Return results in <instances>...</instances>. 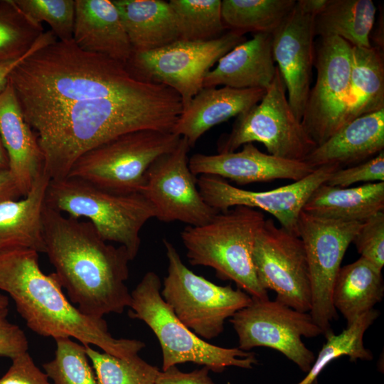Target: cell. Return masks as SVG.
<instances>
[{"mask_svg": "<svg viewBox=\"0 0 384 384\" xmlns=\"http://www.w3.org/2000/svg\"><path fill=\"white\" fill-rule=\"evenodd\" d=\"M9 82L30 127L75 103L174 90L134 79L124 64L83 50L73 40H56L35 50L12 70Z\"/></svg>", "mask_w": 384, "mask_h": 384, "instance_id": "1", "label": "cell"}, {"mask_svg": "<svg viewBox=\"0 0 384 384\" xmlns=\"http://www.w3.org/2000/svg\"><path fill=\"white\" fill-rule=\"evenodd\" d=\"M182 110L175 90L102 98L73 104L31 127L43 154L44 172L59 180L82 154L119 135L141 129L172 132Z\"/></svg>", "mask_w": 384, "mask_h": 384, "instance_id": "2", "label": "cell"}, {"mask_svg": "<svg viewBox=\"0 0 384 384\" xmlns=\"http://www.w3.org/2000/svg\"><path fill=\"white\" fill-rule=\"evenodd\" d=\"M45 252L70 300L84 314L103 319L131 304L126 285L131 261L123 246L108 244L89 221L65 216L45 204Z\"/></svg>", "mask_w": 384, "mask_h": 384, "instance_id": "3", "label": "cell"}, {"mask_svg": "<svg viewBox=\"0 0 384 384\" xmlns=\"http://www.w3.org/2000/svg\"><path fill=\"white\" fill-rule=\"evenodd\" d=\"M0 289L9 294L27 326L40 336L73 338L121 358L137 355L145 347L137 339L114 338L103 319L87 316L74 306L55 274H46L41 270L36 250L0 252Z\"/></svg>", "mask_w": 384, "mask_h": 384, "instance_id": "4", "label": "cell"}, {"mask_svg": "<svg viewBox=\"0 0 384 384\" xmlns=\"http://www.w3.org/2000/svg\"><path fill=\"white\" fill-rule=\"evenodd\" d=\"M265 220L261 211L238 206L218 212L204 225H187L181 238L189 263L212 267L218 277L234 282L252 298L269 299L252 259L255 239Z\"/></svg>", "mask_w": 384, "mask_h": 384, "instance_id": "5", "label": "cell"}, {"mask_svg": "<svg viewBox=\"0 0 384 384\" xmlns=\"http://www.w3.org/2000/svg\"><path fill=\"white\" fill-rule=\"evenodd\" d=\"M45 203L69 217L87 219L103 240L124 247L131 260L139 252L142 228L156 216L142 193H113L70 176L50 180Z\"/></svg>", "mask_w": 384, "mask_h": 384, "instance_id": "6", "label": "cell"}, {"mask_svg": "<svg viewBox=\"0 0 384 384\" xmlns=\"http://www.w3.org/2000/svg\"><path fill=\"white\" fill-rule=\"evenodd\" d=\"M161 282L154 272H146L131 292L129 315L144 321L156 336L162 353V370L185 363L222 372L228 367L252 369L254 353L224 348L198 336L176 316L161 295Z\"/></svg>", "mask_w": 384, "mask_h": 384, "instance_id": "7", "label": "cell"}, {"mask_svg": "<svg viewBox=\"0 0 384 384\" xmlns=\"http://www.w3.org/2000/svg\"><path fill=\"white\" fill-rule=\"evenodd\" d=\"M180 139L172 132L153 129L122 134L82 154L68 176L113 193H140L150 165L173 150Z\"/></svg>", "mask_w": 384, "mask_h": 384, "instance_id": "8", "label": "cell"}, {"mask_svg": "<svg viewBox=\"0 0 384 384\" xmlns=\"http://www.w3.org/2000/svg\"><path fill=\"white\" fill-rule=\"evenodd\" d=\"M168 260L161 295L178 319L201 338L210 340L224 329L225 321L249 305L252 297L230 285H217L195 274L183 262L171 242L163 240Z\"/></svg>", "mask_w": 384, "mask_h": 384, "instance_id": "9", "label": "cell"}, {"mask_svg": "<svg viewBox=\"0 0 384 384\" xmlns=\"http://www.w3.org/2000/svg\"><path fill=\"white\" fill-rule=\"evenodd\" d=\"M254 142L262 144L269 154L303 161L316 146L288 102L277 67L262 100L238 115L230 132L218 139V154Z\"/></svg>", "mask_w": 384, "mask_h": 384, "instance_id": "10", "label": "cell"}, {"mask_svg": "<svg viewBox=\"0 0 384 384\" xmlns=\"http://www.w3.org/2000/svg\"><path fill=\"white\" fill-rule=\"evenodd\" d=\"M246 40L244 34L233 31L206 41L177 40L156 50L132 52L124 65L139 81L175 90L184 108L203 87L205 76L213 65Z\"/></svg>", "mask_w": 384, "mask_h": 384, "instance_id": "11", "label": "cell"}, {"mask_svg": "<svg viewBox=\"0 0 384 384\" xmlns=\"http://www.w3.org/2000/svg\"><path fill=\"white\" fill-rule=\"evenodd\" d=\"M251 303L230 319L238 338V348L255 347L276 350L308 373L315 360L302 337L323 335L309 312L291 308L277 300L252 298Z\"/></svg>", "mask_w": 384, "mask_h": 384, "instance_id": "12", "label": "cell"}, {"mask_svg": "<svg viewBox=\"0 0 384 384\" xmlns=\"http://www.w3.org/2000/svg\"><path fill=\"white\" fill-rule=\"evenodd\" d=\"M363 223L317 218L301 212L299 237L303 242L311 282L309 314L324 337L332 333L338 314L332 302L336 275L344 255Z\"/></svg>", "mask_w": 384, "mask_h": 384, "instance_id": "13", "label": "cell"}, {"mask_svg": "<svg viewBox=\"0 0 384 384\" xmlns=\"http://www.w3.org/2000/svg\"><path fill=\"white\" fill-rule=\"evenodd\" d=\"M351 45L338 36L321 37L315 52L316 78L302 124L319 146L346 124Z\"/></svg>", "mask_w": 384, "mask_h": 384, "instance_id": "14", "label": "cell"}, {"mask_svg": "<svg viewBox=\"0 0 384 384\" xmlns=\"http://www.w3.org/2000/svg\"><path fill=\"white\" fill-rule=\"evenodd\" d=\"M256 274L276 300L302 312L311 309V282L307 258L301 238L265 219L252 252Z\"/></svg>", "mask_w": 384, "mask_h": 384, "instance_id": "15", "label": "cell"}, {"mask_svg": "<svg viewBox=\"0 0 384 384\" xmlns=\"http://www.w3.org/2000/svg\"><path fill=\"white\" fill-rule=\"evenodd\" d=\"M190 148L181 137L177 146L157 157L146 171L140 193L154 206L155 218L160 221L198 226L219 212L205 202L198 191L188 166Z\"/></svg>", "mask_w": 384, "mask_h": 384, "instance_id": "16", "label": "cell"}, {"mask_svg": "<svg viewBox=\"0 0 384 384\" xmlns=\"http://www.w3.org/2000/svg\"><path fill=\"white\" fill-rule=\"evenodd\" d=\"M338 169L336 165L321 166L299 181L265 191L245 190L213 175H200L196 184L205 202L213 209L220 212L238 206L258 208L272 215L280 227L299 236L298 220L305 203Z\"/></svg>", "mask_w": 384, "mask_h": 384, "instance_id": "17", "label": "cell"}, {"mask_svg": "<svg viewBox=\"0 0 384 384\" xmlns=\"http://www.w3.org/2000/svg\"><path fill=\"white\" fill-rule=\"evenodd\" d=\"M314 16L296 5L272 33L274 63L288 93V102L299 120L305 110L314 65Z\"/></svg>", "mask_w": 384, "mask_h": 384, "instance_id": "18", "label": "cell"}, {"mask_svg": "<svg viewBox=\"0 0 384 384\" xmlns=\"http://www.w3.org/2000/svg\"><path fill=\"white\" fill-rule=\"evenodd\" d=\"M191 173L230 179L238 185L267 182L276 179L299 181L314 171L303 161L282 159L263 153L252 143L239 151L207 155L195 154L189 158Z\"/></svg>", "mask_w": 384, "mask_h": 384, "instance_id": "19", "label": "cell"}, {"mask_svg": "<svg viewBox=\"0 0 384 384\" xmlns=\"http://www.w3.org/2000/svg\"><path fill=\"white\" fill-rule=\"evenodd\" d=\"M0 137L9 158V170L25 196L44 171V157L9 80L0 92Z\"/></svg>", "mask_w": 384, "mask_h": 384, "instance_id": "20", "label": "cell"}, {"mask_svg": "<svg viewBox=\"0 0 384 384\" xmlns=\"http://www.w3.org/2000/svg\"><path fill=\"white\" fill-rule=\"evenodd\" d=\"M265 91L261 88L203 87L183 108L172 133L184 137L193 147L213 127L258 103Z\"/></svg>", "mask_w": 384, "mask_h": 384, "instance_id": "21", "label": "cell"}, {"mask_svg": "<svg viewBox=\"0 0 384 384\" xmlns=\"http://www.w3.org/2000/svg\"><path fill=\"white\" fill-rule=\"evenodd\" d=\"M384 110L349 122L321 144L304 162L313 169L336 165L340 169L363 163L383 151Z\"/></svg>", "mask_w": 384, "mask_h": 384, "instance_id": "22", "label": "cell"}, {"mask_svg": "<svg viewBox=\"0 0 384 384\" xmlns=\"http://www.w3.org/2000/svg\"><path fill=\"white\" fill-rule=\"evenodd\" d=\"M277 66L272 56V34L254 33L219 59L206 75L203 87L267 89L274 79Z\"/></svg>", "mask_w": 384, "mask_h": 384, "instance_id": "23", "label": "cell"}, {"mask_svg": "<svg viewBox=\"0 0 384 384\" xmlns=\"http://www.w3.org/2000/svg\"><path fill=\"white\" fill-rule=\"evenodd\" d=\"M73 40L82 50L125 64L132 48L119 11L110 0H75Z\"/></svg>", "mask_w": 384, "mask_h": 384, "instance_id": "24", "label": "cell"}, {"mask_svg": "<svg viewBox=\"0 0 384 384\" xmlns=\"http://www.w3.org/2000/svg\"><path fill=\"white\" fill-rule=\"evenodd\" d=\"M50 180L43 171L23 198L0 203V252L18 248L45 252L42 216Z\"/></svg>", "mask_w": 384, "mask_h": 384, "instance_id": "25", "label": "cell"}, {"mask_svg": "<svg viewBox=\"0 0 384 384\" xmlns=\"http://www.w3.org/2000/svg\"><path fill=\"white\" fill-rule=\"evenodd\" d=\"M383 210L384 181L352 188L324 183L311 193L302 208L303 212L317 218L361 223Z\"/></svg>", "mask_w": 384, "mask_h": 384, "instance_id": "26", "label": "cell"}, {"mask_svg": "<svg viewBox=\"0 0 384 384\" xmlns=\"http://www.w3.org/2000/svg\"><path fill=\"white\" fill-rule=\"evenodd\" d=\"M132 52L158 49L178 40L173 11L163 0H112Z\"/></svg>", "mask_w": 384, "mask_h": 384, "instance_id": "27", "label": "cell"}, {"mask_svg": "<svg viewBox=\"0 0 384 384\" xmlns=\"http://www.w3.org/2000/svg\"><path fill=\"white\" fill-rule=\"evenodd\" d=\"M384 296L382 270L360 257L341 267L333 287L332 302L350 326L373 309Z\"/></svg>", "mask_w": 384, "mask_h": 384, "instance_id": "28", "label": "cell"}, {"mask_svg": "<svg viewBox=\"0 0 384 384\" xmlns=\"http://www.w3.org/2000/svg\"><path fill=\"white\" fill-rule=\"evenodd\" d=\"M383 110H384L383 53L373 46L370 48L351 46L346 124L363 114Z\"/></svg>", "mask_w": 384, "mask_h": 384, "instance_id": "29", "label": "cell"}, {"mask_svg": "<svg viewBox=\"0 0 384 384\" xmlns=\"http://www.w3.org/2000/svg\"><path fill=\"white\" fill-rule=\"evenodd\" d=\"M376 10L371 0H328L314 17L315 36H338L352 46L370 48Z\"/></svg>", "mask_w": 384, "mask_h": 384, "instance_id": "30", "label": "cell"}, {"mask_svg": "<svg viewBox=\"0 0 384 384\" xmlns=\"http://www.w3.org/2000/svg\"><path fill=\"white\" fill-rule=\"evenodd\" d=\"M295 0H223L221 17L225 29L244 34L272 33L291 12Z\"/></svg>", "mask_w": 384, "mask_h": 384, "instance_id": "31", "label": "cell"}, {"mask_svg": "<svg viewBox=\"0 0 384 384\" xmlns=\"http://www.w3.org/2000/svg\"><path fill=\"white\" fill-rule=\"evenodd\" d=\"M379 314L378 310L373 309L358 317L340 334L332 332L326 336V341L315 358L311 369L297 384H311L328 364L341 356H348L351 361L372 360L373 353L365 347L363 336Z\"/></svg>", "mask_w": 384, "mask_h": 384, "instance_id": "32", "label": "cell"}, {"mask_svg": "<svg viewBox=\"0 0 384 384\" xmlns=\"http://www.w3.org/2000/svg\"><path fill=\"white\" fill-rule=\"evenodd\" d=\"M178 40L206 41L219 38L225 30L220 0H170Z\"/></svg>", "mask_w": 384, "mask_h": 384, "instance_id": "33", "label": "cell"}, {"mask_svg": "<svg viewBox=\"0 0 384 384\" xmlns=\"http://www.w3.org/2000/svg\"><path fill=\"white\" fill-rule=\"evenodd\" d=\"M43 32L14 0L0 1V63L23 56Z\"/></svg>", "mask_w": 384, "mask_h": 384, "instance_id": "34", "label": "cell"}, {"mask_svg": "<svg viewBox=\"0 0 384 384\" xmlns=\"http://www.w3.org/2000/svg\"><path fill=\"white\" fill-rule=\"evenodd\" d=\"M85 346L98 384H155L160 370L138 354L121 358Z\"/></svg>", "mask_w": 384, "mask_h": 384, "instance_id": "35", "label": "cell"}, {"mask_svg": "<svg viewBox=\"0 0 384 384\" xmlns=\"http://www.w3.org/2000/svg\"><path fill=\"white\" fill-rule=\"evenodd\" d=\"M54 358L43 364L53 384H98L85 346L70 338L55 339Z\"/></svg>", "mask_w": 384, "mask_h": 384, "instance_id": "36", "label": "cell"}, {"mask_svg": "<svg viewBox=\"0 0 384 384\" xmlns=\"http://www.w3.org/2000/svg\"><path fill=\"white\" fill-rule=\"evenodd\" d=\"M29 18L49 24L59 41L73 40L75 2L73 0H14Z\"/></svg>", "mask_w": 384, "mask_h": 384, "instance_id": "37", "label": "cell"}, {"mask_svg": "<svg viewBox=\"0 0 384 384\" xmlns=\"http://www.w3.org/2000/svg\"><path fill=\"white\" fill-rule=\"evenodd\" d=\"M352 242L361 257L382 270L384 265V211L364 221Z\"/></svg>", "mask_w": 384, "mask_h": 384, "instance_id": "38", "label": "cell"}, {"mask_svg": "<svg viewBox=\"0 0 384 384\" xmlns=\"http://www.w3.org/2000/svg\"><path fill=\"white\" fill-rule=\"evenodd\" d=\"M362 181H384V151L363 163L336 170L325 183L331 186L348 188Z\"/></svg>", "mask_w": 384, "mask_h": 384, "instance_id": "39", "label": "cell"}, {"mask_svg": "<svg viewBox=\"0 0 384 384\" xmlns=\"http://www.w3.org/2000/svg\"><path fill=\"white\" fill-rule=\"evenodd\" d=\"M11 365L0 378V384H53L27 352L11 359Z\"/></svg>", "mask_w": 384, "mask_h": 384, "instance_id": "40", "label": "cell"}, {"mask_svg": "<svg viewBox=\"0 0 384 384\" xmlns=\"http://www.w3.org/2000/svg\"><path fill=\"white\" fill-rule=\"evenodd\" d=\"M8 308L0 309V357L11 359L28 351V342L21 329L7 319Z\"/></svg>", "mask_w": 384, "mask_h": 384, "instance_id": "41", "label": "cell"}, {"mask_svg": "<svg viewBox=\"0 0 384 384\" xmlns=\"http://www.w3.org/2000/svg\"><path fill=\"white\" fill-rule=\"evenodd\" d=\"M210 369L203 366L201 369L185 373L176 366L166 370H160L155 384H215L209 376Z\"/></svg>", "mask_w": 384, "mask_h": 384, "instance_id": "42", "label": "cell"}, {"mask_svg": "<svg viewBox=\"0 0 384 384\" xmlns=\"http://www.w3.org/2000/svg\"><path fill=\"white\" fill-rule=\"evenodd\" d=\"M57 40L51 31L43 32L31 49L20 58L0 63V92H1L8 84L9 77L12 70L28 55L43 46Z\"/></svg>", "mask_w": 384, "mask_h": 384, "instance_id": "43", "label": "cell"}, {"mask_svg": "<svg viewBox=\"0 0 384 384\" xmlns=\"http://www.w3.org/2000/svg\"><path fill=\"white\" fill-rule=\"evenodd\" d=\"M23 197L9 170L0 171V203Z\"/></svg>", "mask_w": 384, "mask_h": 384, "instance_id": "44", "label": "cell"}, {"mask_svg": "<svg viewBox=\"0 0 384 384\" xmlns=\"http://www.w3.org/2000/svg\"><path fill=\"white\" fill-rule=\"evenodd\" d=\"M299 6L313 16L318 15L326 6L328 0H298Z\"/></svg>", "mask_w": 384, "mask_h": 384, "instance_id": "45", "label": "cell"}, {"mask_svg": "<svg viewBox=\"0 0 384 384\" xmlns=\"http://www.w3.org/2000/svg\"><path fill=\"white\" fill-rule=\"evenodd\" d=\"M9 158L0 137V171L9 170Z\"/></svg>", "mask_w": 384, "mask_h": 384, "instance_id": "46", "label": "cell"}, {"mask_svg": "<svg viewBox=\"0 0 384 384\" xmlns=\"http://www.w3.org/2000/svg\"><path fill=\"white\" fill-rule=\"evenodd\" d=\"M9 304L8 297L0 293V309L8 308Z\"/></svg>", "mask_w": 384, "mask_h": 384, "instance_id": "47", "label": "cell"}, {"mask_svg": "<svg viewBox=\"0 0 384 384\" xmlns=\"http://www.w3.org/2000/svg\"><path fill=\"white\" fill-rule=\"evenodd\" d=\"M311 384H318V380H317V379L315 380L314 381H313Z\"/></svg>", "mask_w": 384, "mask_h": 384, "instance_id": "48", "label": "cell"}]
</instances>
